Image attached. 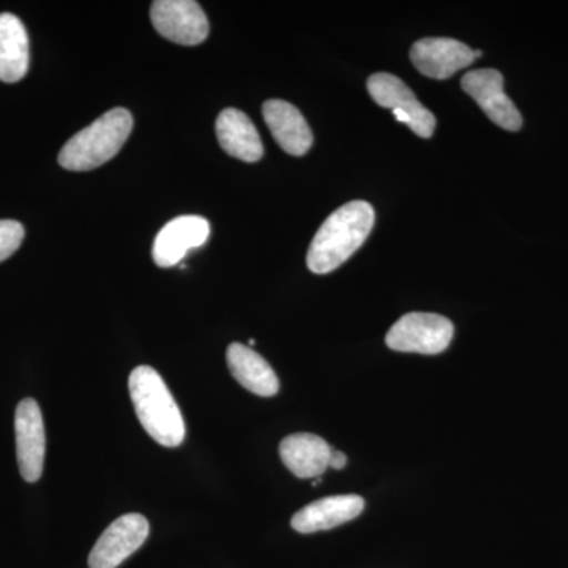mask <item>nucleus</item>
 Wrapping results in <instances>:
<instances>
[{"instance_id": "1", "label": "nucleus", "mask_w": 568, "mask_h": 568, "mask_svg": "<svg viewBox=\"0 0 568 568\" xmlns=\"http://www.w3.org/2000/svg\"><path fill=\"white\" fill-rule=\"evenodd\" d=\"M373 226L375 209L366 201H353L336 209L313 237L306 254L310 271L325 275L345 264L364 245Z\"/></svg>"}, {"instance_id": "2", "label": "nucleus", "mask_w": 568, "mask_h": 568, "mask_svg": "<svg viewBox=\"0 0 568 568\" xmlns=\"http://www.w3.org/2000/svg\"><path fill=\"white\" fill-rule=\"evenodd\" d=\"M130 396L148 435L163 447H179L185 440V420L163 377L152 366H138L130 375Z\"/></svg>"}, {"instance_id": "3", "label": "nucleus", "mask_w": 568, "mask_h": 568, "mask_svg": "<svg viewBox=\"0 0 568 568\" xmlns=\"http://www.w3.org/2000/svg\"><path fill=\"white\" fill-rule=\"evenodd\" d=\"M132 130V112L114 108L63 145L59 164L69 171L95 170L118 155Z\"/></svg>"}, {"instance_id": "4", "label": "nucleus", "mask_w": 568, "mask_h": 568, "mask_svg": "<svg viewBox=\"0 0 568 568\" xmlns=\"http://www.w3.org/2000/svg\"><path fill=\"white\" fill-rule=\"evenodd\" d=\"M454 334V324L446 316L409 313L396 321L388 331L386 343L398 353L435 355L447 349Z\"/></svg>"}, {"instance_id": "5", "label": "nucleus", "mask_w": 568, "mask_h": 568, "mask_svg": "<svg viewBox=\"0 0 568 568\" xmlns=\"http://www.w3.org/2000/svg\"><path fill=\"white\" fill-rule=\"evenodd\" d=\"M369 95L379 106L394 112L398 122L406 123L417 136L432 138L436 129V118L418 102L409 88L390 73H376L366 82Z\"/></svg>"}, {"instance_id": "6", "label": "nucleus", "mask_w": 568, "mask_h": 568, "mask_svg": "<svg viewBox=\"0 0 568 568\" xmlns=\"http://www.w3.org/2000/svg\"><path fill=\"white\" fill-rule=\"evenodd\" d=\"M151 20L160 36L183 47H196L209 36L207 17L193 0H156Z\"/></svg>"}, {"instance_id": "7", "label": "nucleus", "mask_w": 568, "mask_h": 568, "mask_svg": "<svg viewBox=\"0 0 568 568\" xmlns=\"http://www.w3.org/2000/svg\"><path fill=\"white\" fill-rule=\"evenodd\" d=\"M463 91L476 100L478 106L500 129L518 132L523 118L518 108L504 92V77L493 69L473 70L462 80Z\"/></svg>"}, {"instance_id": "8", "label": "nucleus", "mask_w": 568, "mask_h": 568, "mask_svg": "<svg viewBox=\"0 0 568 568\" xmlns=\"http://www.w3.org/2000/svg\"><path fill=\"white\" fill-rule=\"evenodd\" d=\"M149 532L151 526L148 518L140 514L123 515L115 519L97 540L89 556V567L118 568L144 545Z\"/></svg>"}, {"instance_id": "9", "label": "nucleus", "mask_w": 568, "mask_h": 568, "mask_svg": "<svg viewBox=\"0 0 568 568\" xmlns=\"http://www.w3.org/2000/svg\"><path fill=\"white\" fill-rule=\"evenodd\" d=\"M17 455L20 473L26 481L40 480L43 474L47 435L39 403L32 398L22 399L14 414Z\"/></svg>"}, {"instance_id": "10", "label": "nucleus", "mask_w": 568, "mask_h": 568, "mask_svg": "<svg viewBox=\"0 0 568 568\" xmlns=\"http://www.w3.org/2000/svg\"><path fill=\"white\" fill-rule=\"evenodd\" d=\"M211 235V224L203 216L185 215L171 220L156 235L152 256L159 267L181 264L186 253L200 248Z\"/></svg>"}, {"instance_id": "11", "label": "nucleus", "mask_w": 568, "mask_h": 568, "mask_svg": "<svg viewBox=\"0 0 568 568\" xmlns=\"http://www.w3.org/2000/svg\"><path fill=\"white\" fill-rule=\"evenodd\" d=\"M410 61L425 77L447 80L476 61L474 50L454 39L418 40L410 48Z\"/></svg>"}, {"instance_id": "12", "label": "nucleus", "mask_w": 568, "mask_h": 568, "mask_svg": "<svg viewBox=\"0 0 568 568\" xmlns=\"http://www.w3.org/2000/svg\"><path fill=\"white\" fill-rule=\"evenodd\" d=\"M364 497L357 495L328 496L315 500L294 515L291 526L301 534L321 532L353 521L364 511Z\"/></svg>"}, {"instance_id": "13", "label": "nucleus", "mask_w": 568, "mask_h": 568, "mask_svg": "<svg viewBox=\"0 0 568 568\" xmlns=\"http://www.w3.org/2000/svg\"><path fill=\"white\" fill-rule=\"evenodd\" d=\"M263 115L275 141L284 152L302 156L312 149V129L293 104L283 100H268L264 103Z\"/></svg>"}, {"instance_id": "14", "label": "nucleus", "mask_w": 568, "mask_h": 568, "mask_svg": "<svg viewBox=\"0 0 568 568\" xmlns=\"http://www.w3.org/2000/svg\"><path fill=\"white\" fill-rule=\"evenodd\" d=\"M216 138L224 152L242 162H260L264 155L263 141L245 112L226 108L216 119Z\"/></svg>"}, {"instance_id": "15", "label": "nucleus", "mask_w": 568, "mask_h": 568, "mask_svg": "<svg viewBox=\"0 0 568 568\" xmlns=\"http://www.w3.org/2000/svg\"><path fill=\"white\" fill-rule=\"evenodd\" d=\"M226 358L231 375L246 390L265 398L278 394V376L268 362L252 347L233 343L227 347Z\"/></svg>"}, {"instance_id": "16", "label": "nucleus", "mask_w": 568, "mask_h": 568, "mask_svg": "<svg viewBox=\"0 0 568 568\" xmlns=\"http://www.w3.org/2000/svg\"><path fill=\"white\" fill-rule=\"evenodd\" d=\"M332 448L323 437L297 433L284 437L280 444V457L284 466L298 478H316L325 473Z\"/></svg>"}, {"instance_id": "17", "label": "nucleus", "mask_w": 568, "mask_h": 568, "mask_svg": "<svg viewBox=\"0 0 568 568\" xmlns=\"http://www.w3.org/2000/svg\"><path fill=\"white\" fill-rule=\"evenodd\" d=\"M29 70V37L20 18L0 14V81L18 82Z\"/></svg>"}, {"instance_id": "18", "label": "nucleus", "mask_w": 568, "mask_h": 568, "mask_svg": "<svg viewBox=\"0 0 568 568\" xmlns=\"http://www.w3.org/2000/svg\"><path fill=\"white\" fill-rule=\"evenodd\" d=\"M24 241V226L14 220H0V263L9 260Z\"/></svg>"}, {"instance_id": "19", "label": "nucleus", "mask_w": 568, "mask_h": 568, "mask_svg": "<svg viewBox=\"0 0 568 568\" xmlns=\"http://www.w3.org/2000/svg\"><path fill=\"white\" fill-rule=\"evenodd\" d=\"M347 458L345 454H342V452L338 450H332L331 452V459H328V467H332V469H343V467L346 466Z\"/></svg>"}, {"instance_id": "20", "label": "nucleus", "mask_w": 568, "mask_h": 568, "mask_svg": "<svg viewBox=\"0 0 568 568\" xmlns=\"http://www.w3.org/2000/svg\"><path fill=\"white\" fill-rule=\"evenodd\" d=\"M481 54H484V52L474 50V58H476V59L481 58Z\"/></svg>"}]
</instances>
